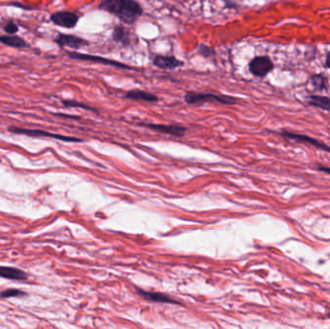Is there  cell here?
<instances>
[{
	"instance_id": "obj_1",
	"label": "cell",
	"mask_w": 330,
	"mask_h": 329,
	"mask_svg": "<svg viewBox=\"0 0 330 329\" xmlns=\"http://www.w3.org/2000/svg\"><path fill=\"white\" fill-rule=\"evenodd\" d=\"M99 9L105 11L126 24H132L141 17L143 9L136 0H104Z\"/></svg>"
},
{
	"instance_id": "obj_2",
	"label": "cell",
	"mask_w": 330,
	"mask_h": 329,
	"mask_svg": "<svg viewBox=\"0 0 330 329\" xmlns=\"http://www.w3.org/2000/svg\"><path fill=\"white\" fill-rule=\"evenodd\" d=\"M185 101L189 104H206V103H217V104L231 105L237 103L238 99L236 97L227 95L215 94L208 92H188L185 95Z\"/></svg>"
},
{
	"instance_id": "obj_3",
	"label": "cell",
	"mask_w": 330,
	"mask_h": 329,
	"mask_svg": "<svg viewBox=\"0 0 330 329\" xmlns=\"http://www.w3.org/2000/svg\"><path fill=\"white\" fill-rule=\"evenodd\" d=\"M67 54L70 58L76 59V60L90 61V62L100 63V64H104V65H107V66L117 67V68H120V69H127V70H132V67L125 65L122 62L112 60V59H108V58H104V57L98 56V55L80 53V52H76V51H67Z\"/></svg>"
},
{
	"instance_id": "obj_4",
	"label": "cell",
	"mask_w": 330,
	"mask_h": 329,
	"mask_svg": "<svg viewBox=\"0 0 330 329\" xmlns=\"http://www.w3.org/2000/svg\"><path fill=\"white\" fill-rule=\"evenodd\" d=\"M9 131L14 133H19V134H26L29 136H37V137H50L54 138L58 140L67 142H80L82 141L81 139H78L76 137H71V136H65L61 134H56V133H51V132H44V131H39V130H28V129H21V128H17V127H10Z\"/></svg>"
},
{
	"instance_id": "obj_5",
	"label": "cell",
	"mask_w": 330,
	"mask_h": 329,
	"mask_svg": "<svg viewBox=\"0 0 330 329\" xmlns=\"http://www.w3.org/2000/svg\"><path fill=\"white\" fill-rule=\"evenodd\" d=\"M274 69L273 61L267 56H257L249 63V71L257 77H264Z\"/></svg>"
},
{
	"instance_id": "obj_6",
	"label": "cell",
	"mask_w": 330,
	"mask_h": 329,
	"mask_svg": "<svg viewBox=\"0 0 330 329\" xmlns=\"http://www.w3.org/2000/svg\"><path fill=\"white\" fill-rule=\"evenodd\" d=\"M50 19L55 25L64 28H74L79 20V17L74 12L61 11L52 14Z\"/></svg>"
},
{
	"instance_id": "obj_7",
	"label": "cell",
	"mask_w": 330,
	"mask_h": 329,
	"mask_svg": "<svg viewBox=\"0 0 330 329\" xmlns=\"http://www.w3.org/2000/svg\"><path fill=\"white\" fill-rule=\"evenodd\" d=\"M139 126L145 127L147 129H150L155 132L170 134L173 136L181 137L184 136V134L187 132V128L179 126V125H161V124H149V123H141Z\"/></svg>"
},
{
	"instance_id": "obj_8",
	"label": "cell",
	"mask_w": 330,
	"mask_h": 329,
	"mask_svg": "<svg viewBox=\"0 0 330 329\" xmlns=\"http://www.w3.org/2000/svg\"><path fill=\"white\" fill-rule=\"evenodd\" d=\"M280 134L288 139H292V140H295V141L302 142V143H307L310 144L312 146H314L317 149H320L323 152H327L330 153V147L327 146L325 143L323 142L319 141L315 138H312L310 136L307 135H303V134H299V133H294V132H280Z\"/></svg>"
},
{
	"instance_id": "obj_9",
	"label": "cell",
	"mask_w": 330,
	"mask_h": 329,
	"mask_svg": "<svg viewBox=\"0 0 330 329\" xmlns=\"http://www.w3.org/2000/svg\"><path fill=\"white\" fill-rule=\"evenodd\" d=\"M54 40L59 47H71L74 49H78L80 47L88 45V42L83 38L77 37L75 35L62 34V33L58 34Z\"/></svg>"
},
{
	"instance_id": "obj_10",
	"label": "cell",
	"mask_w": 330,
	"mask_h": 329,
	"mask_svg": "<svg viewBox=\"0 0 330 329\" xmlns=\"http://www.w3.org/2000/svg\"><path fill=\"white\" fill-rule=\"evenodd\" d=\"M154 66L161 70H175L179 67H183L185 63L174 56H163L156 55L153 59Z\"/></svg>"
},
{
	"instance_id": "obj_11",
	"label": "cell",
	"mask_w": 330,
	"mask_h": 329,
	"mask_svg": "<svg viewBox=\"0 0 330 329\" xmlns=\"http://www.w3.org/2000/svg\"><path fill=\"white\" fill-rule=\"evenodd\" d=\"M136 292L146 301H152V302H158V303H170V304H179L178 301H174L168 295L161 293V292H147L145 290H142L140 288H135Z\"/></svg>"
},
{
	"instance_id": "obj_12",
	"label": "cell",
	"mask_w": 330,
	"mask_h": 329,
	"mask_svg": "<svg viewBox=\"0 0 330 329\" xmlns=\"http://www.w3.org/2000/svg\"><path fill=\"white\" fill-rule=\"evenodd\" d=\"M125 98L128 100L142 101L147 103H157L159 101V98L156 95L144 90H138V89L128 91L125 95Z\"/></svg>"
},
{
	"instance_id": "obj_13",
	"label": "cell",
	"mask_w": 330,
	"mask_h": 329,
	"mask_svg": "<svg viewBox=\"0 0 330 329\" xmlns=\"http://www.w3.org/2000/svg\"><path fill=\"white\" fill-rule=\"evenodd\" d=\"M0 277L11 279V280H25L27 279L28 275L24 273L23 271H20L16 267H10V266H0Z\"/></svg>"
},
{
	"instance_id": "obj_14",
	"label": "cell",
	"mask_w": 330,
	"mask_h": 329,
	"mask_svg": "<svg viewBox=\"0 0 330 329\" xmlns=\"http://www.w3.org/2000/svg\"><path fill=\"white\" fill-rule=\"evenodd\" d=\"M0 43L6 45L8 47H16V48H22L28 47V44L25 42L23 38L19 37L17 35H2L0 36Z\"/></svg>"
},
{
	"instance_id": "obj_15",
	"label": "cell",
	"mask_w": 330,
	"mask_h": 329,
	"mask_svg": "<svg viewBox=\"0 0 330 329\" xmlns=\"http://www.w3.org/2000/svg\"><path fill=\"white\" fill-rule=\"evenodd\" d=\"M112 39L117 44L124 46V47L129 46L131 43V38H130L129 32L121 25H118L114 28Z\"/></svg>"
},
{
	"instance_id": "obj_16",
	"label": "cell",
	"mask_w": 330,
	"mask_h": 329,
	"mask_svg": "<svg viewBox=\"0 0 330 329\" xmlns=\"http://www.w3.org/2000/svg\"><path fill=\"white\" fill-rule=\"evenodd\" d=\"M309 104L321 108L323 110H329L330 111V98H327V97L310 96L309 97Z\"/></svg>"
},
{
	"instance_id": "obj_17",
	"label": "cell",
	"mask_w": 330,
	"mask_h": 329,
	"mask_svg": "<svg viewBox=\"0 0 330 329\" xmlns=\"http://www.w3.org/2000/svg\"><path fill=\"white\" fill-rule=\"evenodd\" d=\"M62 104H64L66 107H79V108H82V109H85V110H90V111H93V112H97V109L88 105V104H82L80 102H76V101H72V100H65V101H62Z\"/></svg>"
},
{
	"instance_id": "obj_18",
	"label": "cell",
	"mask_w": 330,
	"mask_h": 329,
	"mask_svg": "<svg viewBox=\"0 0 330 329\" xmlns=\"http://www.w3.org/2000/svg\"><path fill=\"white\" fill-rule=\"evenodd\" d=\"M199 54L205 58H212L216 55V50L214 47H211L205 44H201L197 49Z\"/></svg>"
},
{
	"instance_id": "obj_19",
	"label": "cell",
	"mask_w": 330,
	"mask_h": 329,
	"mask_svg": "<svg viewBox=\"0 0 330 329\" xmlns=\"http://www.w3.org/2000/svg\"><path fill=\"white\" fill-rule=\"evenodd\" d=\"M25 293L22 292V291H19V290H17V289H10V290H6V291H3V292H0V296L3 297V298H9V297H12V296H22Z\"/></svg>"
},
{
	"instance_id": "obj_20",
	"label": "cell",
	"mask_w": 330,
	"mask_h": 329,
	"mask_svg": "<svg viewBox=\"0 0 330 329\" xmlns=\"http://www.w3.org/2000/svg\"><path fill=\"white\" fill-rule=\"evenodd\" d=\"M3 29L4 31L7 33V34H10V35H14L16 34L18 31H19V26L16 22L12 21V20H9L7 21L4 26H3Z\"/></svg>"
},
{
	"instance_id": "obj_21",
	"label": "cell",
	"mask_w": 330,
	"mask_h": 329,
	"mask_svg": "<svg viewBox=\"0 0 330 329\" xmlns=\"http://www.w3.org/2000/svg\"><path fill=\"white\" fill-rule=\"evenodd\" d=\"M324 82H325L324 77H322L321 75H314V76L312 77V83H313V86H314L316 89H318V90H321V89L324 88Z\"/></svg>"
},
{
	"instance_id": "obj_22",
	"label": "cell",
	"mask_w": 330,
	"mask_h": 329,
	"mask_svg": "<svg viewBox=\"0 0 330 329\" xmlns=\"http://www.w3.org/2000/svg\"><path fill=\"white\" fill-rule=\"evenodd\" d=\"M317 169L319 171H321V172H324L326 174L330 175V167H326V166H323L321 164H317Z\"/></svg>"
},
{
	"instance_id": "obj_23",
	"label": "cell",
	"mask_w": 330,
	"mask_h": 329,
	"mask_svg": "<svg viewBox=\"0 0 330 329\" xmlns=\"http://www.w3.org/2000/svg\"><path fill=\"white\" fill-rule=\"evenodd\" d=\"M326 66L330 68V52L327 54V56H326Z\"/></svg>"
},
{
	"instance_id": "obj_24",
	"label": "cell",
	"mask_w": 330,
	"mask_h": 329,
	"mask_svg": "<svg viewBox=\"0 0 330 329\" xmlns=\"http://www.w3.org/2000/svg\"><path fill=\"white\" fill-rule=\"evenodd\" d=\"M328 318H330V313L328 314Z\"/></svg>"
}]
</instances>
